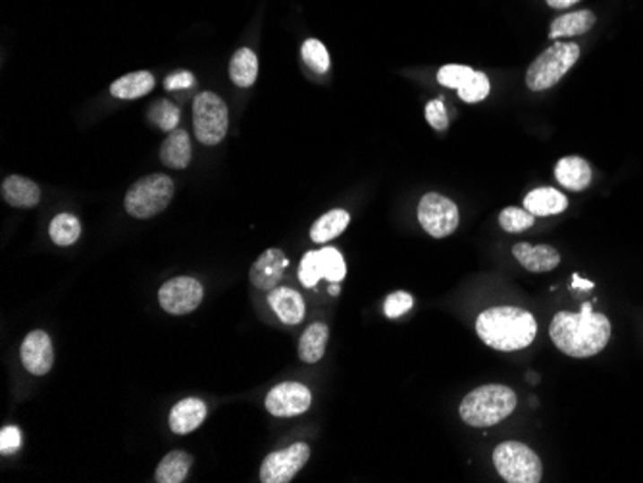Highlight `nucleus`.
Masks as SVG:
<instances>
[{"label":"nucleus","instance_id":"obj_1","mask_svg":"<svg viewBox=\"0 0 643 483\" xmlns=\"http://www.w3.org/2000/svg\"><path fill=\"white\" fill-rule=\"evenodd\" d=\"M551 341L574 358H589L607 347L611 339V322L605 315H597L592 305L586 303L582 312H559L549 325Z\"/></svg>","mask_w":643,"mask_h":483},{"label":"nucleus","instance_id":"obj_2","mask_svg":"<svg viewBox=\"0 0 643 483\" xmlns=\"http://www.w3.org/2000/svg\"><path fill=\"white\" fill-rule=\"evenodd\" d=\"M476 333L482 341L501 352L526 349L537 335L535 318L517 306H495L483 310L476 320Z\"/></svg>","mask_w":643,"mask_h":483},{"label":"nucleus","instance_id":"obj_3","mask_svg":"<svg viewBox=\"0 0 643 483\" xmlns=\"http://www.w3.org/2000/svg\"><path fill=\"white\" fill-rule=\"evenodd\" d=\"M517 393L507 385H482L463 399L461 418L472 427H491L515 412Z\"/></svg>","mask_w":643,"mask_h":483},{"label":"nucleus","instance_id":"obj_4","mask_svg":"<svg viewBox=\"0 0 643 483\" xmlns=\"http://www.w3.org/2000/svg\"><path fill=\"white\" fill-rule=\"evenodd\" d=\"M174 191V181L166 174H151L147 177H141L126 193V211L129 216L139 220L152 218L166 211L168 204L172 203Z\"/></svg>","mask_w":643,"mask_h":483},{"label":"nucleus","instance_id":"obj_5","mask_svg":"<svg viewBox=\"0 0 643 483\" xmlns=\"http://www.w3.org/2000/svg\"><path fill=\"white\" fill-rule=\"evenodd\" d=\"M493 464L499 476L508 483H537L543 476L540 456L520 441H505L497 445Z\"/></svg>","mask_w":643,"mask_h":483},{"label":"nucleus","instance_id":"obj_6","mask_svg":"<svg viewBox=\"0 0 643 483\" xmlns=\"http://www.w3.org/2000/svg\"><path fill=\"white\" fill-rule=\"evenodd\" d=\"M578 58L580 47L576 43H555L530 64L526 73L528 89L545 91L557 85Z\"/></svg>","mask_w":643,"mask_h":483},{"label":"nucleus","instance_id":"obj_7","mask_svg":"<svg viewBox=\"0 0 643 483\" xmlns=\"http://www.w3.org/2000/svg\"><path fill=\"white\" fill-rule=\"evenodd\" d=\"M230 112L226 102L214 93L196 95L193 102V127L203 145H218L228 135Z\"/></svg>","mask_w":643,"mask_h":483},{"label":"nucleus","instance_id":"obj_8","mask_svg":"<svg viewBox=\"0 0 643 483\" xmlns=\"http://www.w3.org/2000/svg\"><path fill=\"white\" fill-rule=\"evenodd\" d=\"M418 220L420 226H422L431 237H449L458 228V208L451 199L443 197V194L428 193L418 204Z\"/></svg>","mask_w":643,"mask_h":483},{"label":"nucleus","instance_id":"obj_9","mask_svg":"<svg viewBox=\"0 0 643 483\" xmlns=\"http://www.w3.org/2000/svg\"><path fill=\"white\" fill-rule=\"evenodd\" d=\"M310 459V447L307 443H295V445L270 453L260 466L262 483H287L291 481Z\"/></svg>","mask_w":643,"mask_h":483},{"label":"nucleus","instance_id":"obj_10","mask_svg":"<svg viewBox=\"0 0 643 483\" xmlns=\"http://www.w3.org/2000/svg\"><path fill=\"white\" fill-rule=\"evenodd\" d=\"M203 285L195 278H174L168 280L159 291V303L168 315L183 316L199 308L203 303Z\"/></svg>","mask_w":643,"mask_h":483},{"label":"nucleus","instance_id":"obj_11","mask_svg":"<svg viewBox=\"0 0 643 483\" xmlns=\"http://www.w3.org/2000/svg\"><path fill=\"white\" fill-rule=\"evenodd\" d=\"M310 389L297 382L275 385L266 397V410L275 418H291L305 414L310 409Z\"/></svg>","mask_w":643,"mask_h":483},{"label":"nucleus","instance_id":"obj_12","mask_svg":"<svg viewBox=\"0 0 643 483\" xmlns=\"http://www.w3.org/2000/svg\"><path fill=\"white\" fill-rule=\"evenodd\" d=\"M22 364L33 375H45L55 364V350L48 333L35 330L22 343Z\"/></svg>","mask_w":643,"mask_h":483},{"label":"nucleus","instance_id":"obj_13","mask_svg":"<svg viewBox=\"0 0 643 483\" xmlns=\"http://www.w3.org/2000/svg\"><path fill=\"white\" fill-rule=\"evenodd\" d=\"M287 266H290V263H287L283 251L268 249L255 260L251 272H248V280H251L256 289L270 293L283 278Z\"/></svg>","mask_w":643,"mask_h":483},{"label":"nucleus","instance_id":"obj_14","mask_svg":"<svg viewBox=\"0 0 643 483\" xmlns=\"http://www.w3.org/2000/svg\"><path fill=\"white\" fill-rule=\"evenodd\" d=\"M268 305L283 323L297 325L305 320L307 305L303 297L290 287H275L268 295Z\"/></svg>","mask_w":643,"mask_h":483},{"label":"nucleus","instance_id":"obj_15","mask_svg":"<svg viewBox=\"0 0 643 483\" xmlns=\"http://www.w3.org/2000/svg\"><path fill=\"white\" fill-rule=\"evenodd\" d=\"M206 418V404L201 399H183L174 404V409L169 410V429L178 436H187L195 432Z\"/></svg>","mask_w":643,"mask_h":483},{"label":"nucleus","instance_id":"obj_16","mask_svg":"<svg viewBox=\"0 0 643 483\" xmlns=\"http://www.w3.org/2000/svg\"><path fill=\"white\" fill-rule=\"evenodd\" d=\"M515 258L520 263L522 268L534 273H543L555 270L560 264V254L557 249L549 245H528V243H518L513 249Z\"/></svg>","mask_w":643,"mask_h":483},{"label":"nucleus","instance_id":"obj_17","mask_svg":"<svg viewBox=\"0 0 643 483\" xmlns=\"http://www.w3.org/2000/svg\"><path fill=\"white\" fill-rule=\"evenodd\" d=\"M0 193H3V199L14 208H33L41 203V187L35 181L22 176L6 177Z\"/></svg>","mask_w":643,"mask_h":483},{"label":"nucleus","instance_id":"obj_18","mask_svg":"<svg viewBox=\"0 0 643 483\" xmlns=\"http://www.w3.org/2000/svg\"><path fill=\"white\" fill-rule=\"evenodd\" d=\"M555 177L562 187L584 191L592 184V168L580 156H564L555 166Z\"/></svg>","mask_w":643,"mask_h":483},{"label":"nucleus","instance_id":"obj_19","mask_svg":"<svg viewBox=\"0 0 643 483\" xmlns=\"http://www.w3.org/2000/svg\"><path fill=\"white\" fill-rule=\"evenodd\" d=\"M569 201L564 194L553 187L534 189L524 199V208L534 216H555L567 211Z\"/></svg>","mask_w":643,"mask_h":483},{"label":"nucleus","instance_id":"obj_20","mask_svg":"<svg viewBox=\"0 0 643 483\" xmlns=\"http://www.w3.org/2000/svg\"><path fill=\"white\" fill-rule=\"evenodd\" d=\"M161 160L164 166L183 169L191 162V139L186 129H174L169 132L161 147Z\"/></svg>","mask_w":643,"mask_h":483},{"label":"nucleus","instance_id":"obj_21","mask_svg":"<svg viewBox=\"0 0 643 483\" xmlns=\"http://www.w3.org/2000/svg\"><path fill=\"white\" fill-rule=\"evenodd\" d=\"M154 89V77L151 72L127 73L110 85V95L116 99L134 100L149 95Z\"/></svg>","mask_w":643,"mask_h":483},{"label":"nucleus","instance_id":"obj_22","mask_svg":"<svg viewBox=\"0 0 643 483\" xmlns=\"http://www.w3.org/2000/svg\"><path fill=\"white\" fill-rule=\"evenodd\" d=\"M193 464V456L183 451L168 453L161 461L159 468L154 472L156 483H181L186 481L189 470Z\"/></svg>","mask_w":643,"mask_h":483},{"label":"nucleus","instance_id":"obj_23","mask_svg":"<svg viewBox=\"0 0 643 483\" xmlns=\"http://www.w3.org/2000/svg\"><path fill=\"white\" fill-rule=\"evenodd\" d=\"M327 337H330V330H327L326 323H312L305 330L303 337L299 341V357L307 364H317L326 352Z\"/></svg>","mask_w":643,"mask_h":483},{"label":"nucleus","instance_id":"obj_24","mask_svg":"<svg viewBox=\"0 0 643 483\" xmlns=\"http://www.w3.org/2000/svg\"><path fill=\"white\" fill-rule=\"evenodd\" d=\"M258 75V58L251 48H238L230 62V77L238 87H251Z\"/></svg>","mask_w":643,"mask_h":483},{"label":"nucleus","instance_id":"obj_25","mask_svg":"<svg viewBox=\"0 0 643 483\" xmlns=\"http://www.w3.org/2000/svg\"><path fill=\"white\" fill-rule=\"evenodd\" d=\"M594 25H595L594 12L580 10V12H572V14L559 16L553 23H551L549 35H551V39L574 37V35H582V33L589 31Z\"/></svg>","mask_w":643,"mask_h":483},{"label":"nucleus","instance_id":"obj_26","mask_svg":"<svg viewBox=\"0 0 643 483\" xmlns=\"http://www.w3.org/2000/svg\"><path fill=\"white\" fill-rule=\"evenodd\" d=\"M349 221H351L349 212L339 211V208H335V211H330V212L320 216L317 221H314V226L310 228V239L314 243L332 241V239L337 237V235H341L345 231V228L349 226Z\"/></svg>","mask_w":643,"mask_h":483},{"label":"nucleus","instance_id":"obj_27","mask_svg":"<svg viewBox=\"0 0 643 483\" xmlns=\"http://www.w3.org/2000/svg\"><path fill=\"white\" fill-rule=\"evenodd\" d=\"M50 239L55 241L58 246H70L74 245L82 235V224L80 220L72 214H58L50 221Z\"/></svg>","mask_w":643,"mask_h":483},{"label":"nucleus","instance_id":"obj_28","mask_svg":"<svg viewBox=\"0 0 643 483\" xmlns=\"http://www.w3.org/2000/svg\"><path fill=\"white\" fill-rule=\"evenodd\" d=\"M149 117L162 132H174V129H178L176 125L179 124V108L166 99L156 100L149 110Z\"/></svg>","mask_w":643,"mask_h":483},{"label":"nucleus","instance_id":"obj_29","mask_svg":"<svg viewBox=\"0 0 643 483\" xmlns=\"http://www.w3.org/2000/svg\"><path fill=\"white\" fill-rule=\"evenodd\" d=\"M300 55H303V60L312 72L326 73L330 70V55H327L326 47L318 39H308V41H305L303 48H300Z\"/></svg>","mask_w":643,"mask_h":483},{"label":"nucleus","instance_id":"obj_30","mask_svg":"<svg viewBox=\"0 0 643 483\" xmlns=\"http://www.w3.org/2000/svg\"><path fill=\"white\" fill-rule=\"evenodd\" d=\"M320 260H322L324 280H327L330 283H339L345 278V273H347L345 260L337 249H334V246H326V249H320Z\"/></svg>","mask_w":643,"mask_h":483},{"label":"nucleus","instance_id":"obj_31","mask_svg":"<svg viewBox=\"0 0 643 483\" xmlns=\"http://www.w3.org/2000/svg\"><path fill=\"white\" fill-rule=\"evenodd\" d=\"M535 216L532 212H528L526 208H505V211L499 214V224L508 233H520L526 231L534 226Z\"/></svg>","mask_w":643,"mask_h":483},{"label":"nucleus","instance_id":"obj_32","mask_svg":"<svg viewBox=\"0 0 643 483\" xmlns=\"http://www.w3.org/2000/svg\"><path fill=\"white\" fill-rule=\"evenodd\" d=\"M456 91L458 97H461L465 102H480L490 95L491 83L483 72H474L468 77L466 83L463 87H458Z\"/></svg>","mask_w":643,"mask_h":483},{"label":"nucleus","instance_id":"obj_33","mask_svg":"<svg viewBox=\"0 0 643 483\" xmlns=\"http://www.w3.org/2000/svg\"><path fill=\"white\" fill-rule=\"evenodd\" d=\"M299 280L305 287H314L320 280H324L320 251H310L303 256L299 266Z\"/></svg>","mask_w":643,"mask_h":483},{"label":"nucleus","instance_id":"obj_34","mask_svg":"<svg viewBox=\"0 0 643 483\" xmlns=\"http://www.w3.org/2000/svg\"><path fill=\"white\" fill-rule=\"evenodd\" d=\"M472 73H474V70L468 68V66H458V64H451V66H443L438 72V82L443 87L458 89V87H463L466 83V80Z\"/></svg>","mask_w":643,"mask_h":483},{"label":"nucleus","instance_id":"obj_35","mask_svg":"<svg viewBox=\"0 0 643 483\" xmlns=\"http://www.w3.org/2000/svg\"><path fill=\"white\" fill-rule=\"evenodd\" d=\"M414 306V297L406 291H395L386 298L384 315L387 318H399Z\"/></svg>","mask_w":643,"mask_h":483},{"label":"nucleus","instance_id":"obj_36","mask_svg":"<svg viewBox=\"0 0 643 483\" xmlns=\"http://www.w3.org/2000/svg\"><path fill=\"white\" fill-rule=\"evenodd\" d=\"M426 120L431 127L438 129V132H445V129L449 127L447 110H445L441 99H434L426 104Z\"/></svg>","mask_w":643,"mask_h":483},{"label":"nucleus","instance_id":"obj_37","mask_svg":"<svg viewBox=\"0 0 643 483\" xmlns=\"http://www.w3.org/2000/svg\"><path fill=\"white\" fill-rule=\"evenodd\" d=\"M20 445H22L20 429L14 427V426L3 427V432H0V453L10 454V453L18 451Z\"/></svg>","mask_w":643,"mask_h":483},{"label":"nucleus","instance_id":"obj_38","mask_svg":"<svg viewBox=\"0 0 643 483\" xmlns=\"http://www.w3.org/2000/svg\"><path fill=\"white\" fill-rule=\"evenodd\" d=\"M193 83H195V80L189 72H178V73H172L168 77V80L164 82V87L168 91H178V89H189V87H193Z\"/></svg>","mask_w":643,"mask_h":483},{"label":"nucleus","instance_id":"obj_39","mask_svg":"<svg viewBox=\"0 0 643 483\" xmlns=\"http://www.w3.org/2000/svg\"><path fill=\"white\" fill-rule=\"evenodd\" d=\"M576 3H580V0H547V4L551 8H569V6L576 4Z\"/></svg>","mask_w":643,"mask_h":483},{"label":"nucleus","instance_id":"obj_40","mask_svg":"<svg viewBox=\"0 0 643 483\" xmlns=\"http://www.w3.org/2000/svg\"><path fill=\"white\" fill-rule=\"evenodd\" d=\"M572 287H574V289H592L594 283H592V281H584V280H580V276H574Z\"/></svg>","mask_w":643,"mask_h":483},{"label":"nucleus","instance_id":"obj_41","mask_svg":"<svg viewBox=\"0 0 643 483\" xmlns=\"http://www.w3.org/2000/svg\"><path fill=\"white\" fill-rule=\"evenodd\" d=\"M339 293V285L337 283H332L330 285V295H337Z\"/></svg>","mask_w":643,"mask_h":483}]
</instances>
